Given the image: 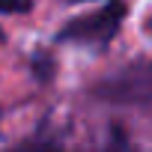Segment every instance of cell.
Here are the masks:
<instances>
[{
	"label": "cell",
	"mask_w": 152,
	"mask_h": 152,
	"mask_svg": "<svg viewBox=\"0 0 152 152\" xmlns=\"http://www.w3.org/2000/svg\"><path fill=\"white\" fill-rule=\"evenodd\" d=\"M78 3H93V0H78Z\"/></svg>",
	"instance_id": "8"
},
{
	"label": "cell",
	"mask_w": 152,
	"mask_h": 152,
	"mask_svg": "<svg viewBox=\"0 0 152 152\" xmlns=\"http://www.w3.org/2000/svg\"><path fill=\"white\" fill-rule=\"evenodd\" d=\"M93 96L110 104H146L152 102V60H137L93 87Z\"/></svg>",
	"instance_id": "2"
},
{
	"label": "cell",
	"mask_w": 152,
	"mask_h": 152,
	"mask_svg": "<svg viewBox=\"0 0 152 152\" xmlns=\"http://www.w3.org/2000/svg\"><path fill=\"white\" fill-rule=\"evenodd\" d=\"M0 42H6V36H3V30H0Z\"/></svg>",
	"instance_id": "7"
},
{
	"label": "cell",
	"mask_w": 152,
	"mask_h": 152,
	"mask_svg": "<svg viewBox=\"0 0 152 152\" xmlns=\"http://www.w3.org/2000/svg\"><path fill=\"white\" fill-rule=\"evenodd\" d=\"M6 152H63V143L54 134H33V137H27L24 143H18L15 149H6Z\"/></svg>",
	"instance_id": "3"
},
{
	"label": "cell",
	"mask_w": 152,
	"mask_h": 152,
	"mask_svg": "<svg viewBox=\"0 0 152 152\" xmlns=\"http://www.w3.org/2000/svg\"><path fill=\"white\" fill-rule=\"evenodd\" d=\"M33 75L42 81V84H48L51 78H54V60L45 54V51H39V54H33Z\"/></svg>",
	"instance_id": "4"
},
{
	"label": "cell",
	"mask_w": 152,
	"mask_h": 152,
	"mask_svg": "<svg viewBox=\"0 0 152 152\" xmlns=\"http://www.w3.org/2000/svg\"><path fill=\"white\" fill-rule=\"evenodd\" d=\"M33 0H0V12L3 15H24L30 12Z\"/></svg>",
	"instance_id": "5"
},
{
	"label": "cell",
	"mask_w": 152,
	"mask_h": 152,
	"mask_svg": "<svg viewBox=\"0 0 152 152\" xmlns=\"http://www.w3.org/2000/svg\"><path fill=\"white\" fill-rule=\"evenodd\" d=\"M146 30H149V36H152V15L146 18Z\"/></svg>",
	"instance_id": "6"
},
{
	"label": "cell",
	"mask_w": 152,
	"mask_h": 152,
	"mask_svg": "<svg viewBox=\"0 0 152 152\" xmlns=\"http://www.w3.org/2000/svg\"><path fill=\"white\" fill-rule=\"evenodd\" d=\"M125 15H128V3H125V0H107L102 9L66 21V24L57 30L54 39H57L60 45H81V48H96V51H102V48H107V45L116 39V33H119Z\"/></svg>",
	"instance_id": "1"
}]
</instances>
